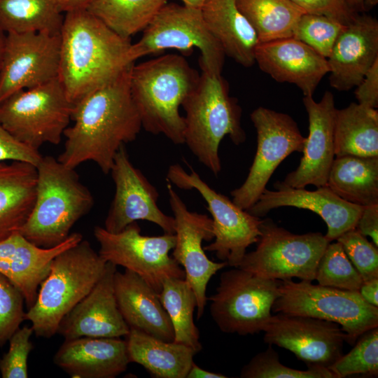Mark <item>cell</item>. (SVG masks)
Returning <instances> with one entry per match:
<instances>
[{
	"instance_id": "6da1fadb",
	"label": "cell",
	"mask_w": 378,
	"mask_h": 378,
	"mask_svg": "<svg viewBox=\"0 0 378 378\" xmlns=\"http://www.w3.org/2000/svg\"><path fill=\"white\" fill-rule=\"evenodd\" d=\"M134 64L74 105V123L64 132L66 141L57 158L62 164L76 169L91 161L107 174L120 148L136 139L142 127L130 92Z\"/></svg>"
},
{
	"instance_id": "7a4b0ae2",
	"label": "cell",
	"mask_w": 378,
	"mask_h": 378,
	"mask_svg": "<svg viewBox=\"0 0 378 378\" xmlns=\"http://www.w3.org/2000/svg\"><path fill=\"white\" fill-rule=\"evenodd\" d=\"M60 38L57 78L73 105L135 63L130 53L131 39L85 8L65 13Z\"/></svg>"
},
{
	"instance_id": "3957f363",
	"label": "cell",
	"mask_w": 378,
	"mask_h": 378,
	"mask_svg": "<svg viewBox=\"0 0 378 378\" xmlns=\"http://www.w3.org/2000/svg\"><path fill=\"white\" fill-rule=\"evenodd\" d=\"M200 74L181 55L167 54L133 65L130 78L132 100L141 127L184 144L185 122L180 106L197 85Z\"/></svg>"
},
{
	"instance_id": "277c9868",
	"label": "cell",
	"mask_w": 378,
	"mask_h": 378,
	"mask_svg": "<svg viewBox=\"0 0 378 378\" xmlns=\"http://www.w3.org/2000/svg\"><path fill=\"white\" fill-rule=\"evenodd\" d=\"M32 209L20 233L34 244L51 248L65 241L76 223L94 206V197L79 176L57 158L42 156L37 164Z\"/></svg>"
},
{
	"instance_id": "5b68a950",
	"label": "cell",
	"mask_w": 378,
	"mask_h": 378,
	"mask_svg": "<svg viewBox=\"0 0 378 378\" xmlns=\"http://www.w3.org/2000/svg\"><path fill=\"white\" fill-rule=\"evenodd\" d=\"M185 111L184 144L216 176L221 171L219 146L225 136L235 145L246 139L241 108L230 95L221 74L202 71L195 88L181 104Z\"/></svg>"
},
{
	"instance_id": "8992f818",
	"label": "cell",
	"mask_w": 378,
	"mask_h": 378,
	"mask_svg": "<svg viewBox=\"0 0 378 378\" xmlns=\"http://www.w3.org/2000/svg\"><path fill=\"white\" fill-rule=\"evenodd\" d=\"M106 261L83 239L52 260L34 304L25 312L36 337L50 338L63 317L94 287Z\"/></svg>"
},
{
	"instance_id": "52a82bcc",
	"label": "cell",
	"mask_w": 378,
	"mask_h": 378,
	"mask_svg": "<svg viewBox=\"0 0 378 378\" xmlns=\"http://www.w3.org/2000/svg\"><path fill=\"white\" fill-rule=\"evenodd\" d=\"M272 310L275 314L310 316L337 323L353 345L365 332L378 327V307L367 302L358 291L312 281L282 280Z\"/></svg>"
},
{
	"instance_id": "ba28073f",
	"label": "cell",
	"mask_w": 378,
	"mask_h": 378,
	"mask_svg": "<svg viewBox=\"0 0 378 378\" xmlns=\"http://www.w3.org/2000/svg\"><path fill=\"white\" fill-rule=\"evenodd\" d=\"M73 108L57 78L17 91L0 102V123L16 140L38 150L45 144L61 142Z\"/></svg>"
},
{
	"instance_id": "9c48e42d",
	"label": "cell",
	"mask_w": 378,
	"mask_h": 378,
	"mask_svg": "<svg viewBox=\"0 0 378 378\" xmlns=\"http://www.w3.org/2000/svg\"><path fill=\"white\" fill-rule=\"evenodd\" d=\"M194 48L201 53L199 64L202 71L221 74L225 54L208 29L201 9L167 3L143 31L140 39L132 43L130 53L135 62L168 49L188 55Z\"/></svg>"
},
{
	"instance_id": "30bf717a",
	"label": "cell",
	"mask_w": 378,
	"mask_h": 378,
	"mask_svg": "<svg viewBox=\"0 0 378 378\" xmlns=\"http://www.w3.org/2000/svg\"><path fill=\"white\" fill-rule=\"evenodd\" d=\"M280 282L239 267L223 272L216 293L208 298L212 319L223 332H262L279 295Z\"/></svg>"
},
{
	"instance_id": "8fae6325",
	"label": "cell",
	"mask_w": 378,
	"mask_h": 378,
	"mask_svg": "<svg viewBox=\"0 0 378 378\" xmlns=\"http://www.w3.org/2000/svg\"><path fill=\"white\" fill-rule=\"evenodd\" d=\"M329 243L321 232L294 234L262 219L257 247L244 255L238 267L266 279L312 281Z\"/></svg>"
},
{
	"instance_id": "7c38bea8",
	"label": "cell",
	"mask_w": 378,
	"mask_h": 378,
	"mask_svg": "<svg viewBox=\"0 0 378 378\" xmlns=\"http://www.w3.org/2000/svg\"><path fill=\"white\" fill-rule=\"evenodd\" d=\"M190 167L188 173L179 164L169 166L167 181L182 190H196L207 204L212 217L214 238L204 246L227 265L238 267L247 248L258 242L262 219L235 204L227 196L216 192Z\"/></svg>"
},
{
	"instance_id": "4fadbf2b",
	"label": "cell",
	"mask_w": 378,
	"mask_h": 378,
	"mask_svg": "<svg viewBox=\"0 0 378 378\" xmlns=\"http://www.w3.org/2000/svg\"><path fill=\"white\" fill-rule=\"evenodd\" d=\"M93 233L99 244L98 253L106 262L135 272L158 293L165 278L185 279L184 270L169 255L176 242L174 234L143 235L136 222L116 233L96 226Z\"/></svg>"
},
{
	"instance_id": "5bb4252c",
	"label": "cell",
	"mask_w": 378,
	"mask_h": 378,
	"mask_svg": "<svg viewBox=\"0 0 378 378\" xmlns=\"http://www.w3.org/2000/svg\"><path fill=\"white\" fill-rule=\"evenodd\" d=\"M250 118L256 130V152L244 182L230 192L232 202L245 210L258 200L281 162L294 152H302L306 141L288 114L259 106Z\"/></svg>"
},
{
	"instance_id": "9a60e30c",
	"label": "cell",
	"mask_w": 378,
	"mask_h": 378,
	"mask_svg": "<svg viewBox=\"0 0 378 378\" xmlns=\"http://www.w3.org/2000/svg\"><path fill=\"white\" fill-rule=\"evenodd\" d=\"M167 182L176 237L172 256L183 267L185 279L195 295L199 320L207 304L206 288L210 279L227 264L209 259L202 246L204 241H210L214 238L212 219L206 214L190 211L172 184Z\"/></svg>"
},
{
	"instance_id": "2e32d148",
	"label": "cell",
	"mask_w": 378,
	"mask_h": 378,
	"mask_svg": "<svg viewBox=\"0 0 378 378\" xmlns=\"http://www.w3.org/2000/svg\"><path fill=\"white\" fill-rule=\"evenodd\" d=\"M60 34L7 33L0 68V102L58 77Z\"/></svg>"
},
{
	"instance_id": "e0dca14e",
	"label": "cell",
	"mask_w": 378,
	"mask_h": 378,
	"mask_svg": "<svg viewBox=\"0 0 378 378\" xmlns=\"http://www.w3.org/2000/svg\"><path fill=\"white\" fill-rule=\"evenodd\" d=\"M110 173L115 193L104 220V229L116 233L137 220L158 225L164 233L174 234V219L158 206L159 193L130 161L125 146L117 152Z\"/></svg>"
},
{
	"instance_id": "ac0fdd59",
	"label": "cell",
	"mask_w": 378,
	"mask_h": 378,
	"mask_svg": "<svg viewBox=\"0 0 378 378\" xmlns=\"http://www.w3.org/2000/svg\"><path fill=\"white\" fill-rule=\"evenodd\" d=\"M263 340L286 349L307 367L328 368L343 354L346 335L336 323L276 313L263 329Z\"/></svg>"
},
{
	"instance_id": "d6986e66",
	"label": "cell",
	"mask_w": 378,
	"mask_h": 378,
	"mask_svg": "<svg viewBox=\"0 0 378 378\" xmlns=\"http://www.w3.org/2000/svg\"><path fill=\"white\" fill-rule=\"evenodd\" d=\"M308 115L309 134L302 150L300 164L274 186L304 188L312 185L326 186L335 158L334 127L337 108L333 94L326 91L319 102L313 97L302 99Z\"/></svg>"
},
{
	"instance_id": "ffe728a7",
	"label": "cell",
	"mask_w": 378,
	"mask_h": 378,
	"mask_svg": "<svg viewBox=\"0 0 378 378\" xmlns=\"http://www.w3.org/2000/svg\"><path fill=\"white\" fill-rule=\"evenodd\" d=\"M116 267L107 262L92 290L63 317L57 333L64 340L127 335L130 327L120 313L114 290Z\"/></svg>"
},
{
	"instance_id": "44dd1931",
	"label": "cell",
	"mask_w": 378,
	"mask_h": 378,
	"mask_svg": "<svg viewBox=\"0 0 378 378\" xmlns=\"http://www.w3.org/2000/svg\"><path fill=\"white\" fill-rule=\"evenodd\" d=\"M274 188V190L266 188L247 211L260 218L271 210L283 206L310 210L326 223L328 230L325 237L330 242L356 227L364 207L342 199L327 186L316 188L315 190H307L304 188Z\"/></svg>"
},
{
	"instance_id": "7402d4cb",
	"label": "cell",
	"mask_w": 378,
	"mask_h": 378,
	"mask_svg": "<svg viewBox=\"0 0 378 378\" xmlns=\"http://www.w3.org/2000/svg\"><path fill=\"white\" fill-rule=\"evenodd\" d=\"M255 62L276 81L296 85L304 97H313L322 78L329 73L327 59L294 37L258 43Z\"/></svg>"
},
{
	"instance_id": "603a6c76",
	"label": "cell",
	"mask_w": 378,
	"mask_h": 378,
	"mask_svg": "<svg viewBox=\"0 0 378 378\" xmlns=\"http://www.w3.org/2000/svg\"><path fill=\"white\" fill-rule=\"evenodd\" d=\"M378 59V21L356 14L337 38L327 58L329 83L338 91L356 88Z\"/></svg>"
},
{
	"instance_id": "cb8c5ba5",
	"label": "cell",
	"mask_w": 378,
	"mask_h": 378,
	"mask_svg": "<svg viewBox=\"0 0 378 378\" xmlns=\"http://www.w3.org/2000/svg\"><path fill=\"white\" fill-rule=\"evenodd\" d=\"M82 239L80 233L73 232L59 245L42 248L20 232L15 233L0 241V273L21 291L29 309L34 304L55 257Z\"/></svg>"
},
{
	"instance_id": "d4e9b609",
	"label": "cell",
	"mask_w": 378,
	"mask_h": 378,
	"mask_svg": "<svg viewBox=\"0 0 378 378\" xmlns=\"http://www.w3.org/2000/svg\"><path fill=\"white\" fill-rule=\"evenodd\" d=\"M53 362L73 378H114L130 363L125 340L90 337L64 340Z\"/></svg>"
},
{
	"instance_id": "484cf974",
	"label": "cell",
	"mask_w": 378,
	"mask_h": 378,
	"mask_svg": "<svg viewBox=\"0 0 378 378\" xmlns=\"http://www.w3.org/2000/svg\"><path fill=\"white\" fill-rule=\"evenodd\" d=\"M114 290L120 313L130 327L172 342L174 330L158 293L140 276L125 269L115 272Z\"/></svg>"
},
{
	"instance_id": "4316f807",
	"label": "cell",
	"mask_w": 378,
	"mask_h": 378,
	"mask_svg": "<svg viewBox=\"0 0 378 378\" xmlns=\"http://www.w3.org/2000/svg\"><path fill=\"white\" fill-rule=\"evenodd\" d=\"M201 11L208 29L225 55L244 67L253 66L258 39L236 0H206Z\"/></svg>"
},
{
	"instance_id": "83f0119b",
	"label": "cell",
	"mask_w": 378,
	"mask_h": 378,
	"mask_svg": "<svg viewBox=\"0 0 378 378\" xmlns=\"http://www.w3.org/2000/svg\"><path fill=\"white\" fill-rule=\"evenodd\" d=\"M36 167L21 161L0 162V241L19 232L34 204Z\"/></svg>"
},
{
	"instance_id": "f1b7e54d",
	"label": "cell",
	"mask_w": 378,
	"mask_h": 378,
	"mask_svg": "<svg viewBox=\"0 0 378 378\" xmlns=\"http://www.w3.org/2000/svg\"><path fill=\"white\" fill-rule=\"evenodd\" d=\"M125 342L130 362L141 365L155 378H186L197 354L186 344L134 328H130Z\"/></svg>"
},
{
	"instance_id": "f546056e",
	"label": "cell",
	"mask_w": 378,
	"mask_h": 378,
	"mask_svg": "<svg viewBox=\"0 0 378 378\" xmlns=\"http://www.w3.org/2000/svg\"><path fill=\"white\" fill-rule=\"evenodd\" d=\"M326 186L350 203L378 204V156L335 157Z\"/></svg>"
},
{
	"instance_id": "4dcf8cb0",
	"label": "cell",
	"mask_w": 378,
	"mask_h": 378,
	"mask_svg": "<svg viewBox=\"0 0 378 378\" xmlns=\"http://www.w3.org/2000/svg\"><path fill=\"white\" fill-rule=\"evenodd\" d=\"M334 145L335 157L378 156V111L358 103L337 109Z\"/></svg>"
},
{
	"instance_id": "1f68e13d",
	"label": "cell",
	"mask_w": 378,
	"mask_h": 378,
	"mask_svg": "<svg viewBox=\"0 0 378 378\" xmlns=\"http://www.w3.org/2000/svg\"><path fill=\"white\" fill-rule=\"evenodd\" d=\"M64 13L61 0H0V29L60 34Z\"/></svg>"
},
{
	"instance_id": "d6a6232c",
	"label": "cell",
	"mask_w": 378,
	"mask_h": 378,
	"mask_svg": "<svg viewBox=\"0 0 378 378\" xmlns=\"http://www.w3.org/2000/svg\"><path fill=\"white\" fill-rule=\"evenodd\" d=\"M236 3L259 43L293 37L295 24L305 13L291 0H236Z\"/></svg>"
},
{
	"instance_id": "836d02e7",
	"label": "cell",
	"mask_w": 378,
	"mask_h": 378,
	"mask_svg": "<svg viewBox=\"0 0 378 378\" xmlns=\"http://www.w3.org/2000/svg\"><path fill=\"white\" fill-rule=\"evenodd\" d=\"M174 330V342L186 344L196 353L202 349L200 332L193 314L197 308L195 295L185 279L165 278L158 293Z\"/></svg>"
},
{
	"instance_id": "e575fe53",
	"label": "cell",
	"mask_w": 378,
	"mask_h": 378,
	"mask_svg": "<svg viewBox=\"0 0 378 378\" xmlns=\"http://www.w3.org/2000/svg\"><path fill=\"white\" fill-rule=\"evenodd\" d=\"M167 0H93L85 9L124 38L143 31Z\"/></svg>"
},
{
	"instance_id": "d590c367",
	"label": "cell",
	"mask_w": 378,
	"mask_h": 378,
	"mask_svg": "<svg viewBox=\"0 0 378 378\" xmlns=\"http://www.w3.org/2000/svg\"><path fill=\"white\" fill-rule=\"evenodd\" d=\"M315 280L322 286L352 291H358L363 282L338 241L326 246L318 263Z\"/></svg>"
},
{
	"instance_id": "8d00e7d4",
	"label": "cell",
	"mask_w": 378,
	"mask_h": 378,
	"mask_svg": "<svg viewBox=\"0 0 378 378\" xmlns=\"http://www.w3.org/2000/svg\"><path fill=\"white\" fill-rule=\"evenodd\" d=\"M354 348L341 357L328 369L336 378L362 374L378 375V327L363 333Z\"/></svg>"
},
{
	"instance_id": "74e56055",
	"label": "cell",
	"mask_w": 378,
	"mask_h": 378,
	"mask_svg": "<svg viewBox=\"0 0 378 378\" xmlns=\"http://www.w3.org/2000/svg\"><path fill=\"white\" fill-rule=\"evenodd\" d=\"M346 25L325 15L304 13L293 28V37L327 59Z\"/></svg>"
},
{
	"instance_id": "f35d334b",
	"label": "cell",
	"mask_w": 378,
	"mask_h": 378,
	"mask_svg": "<svg viewBox=\"0 0 378 378\" xmlns=\"http://www.w3.org/2000/svg\"><path fill=\"white\" fill-rule=\"evenodd\" d=\"M257 354L241 370V378H336L326 368L307 367L302 370L288 368L279 361L272 345Z\"/></svg>"
},
{
	"instance_id": "ab89813d",
	"label": "cell",
	"mask_w": 378,
	"mask_h": 378,
	"mask_svg": "<svg viewBox=\"0 0 378 378\" xmlns=\"http://www.w3.org/2000/svg\"><path fill=\"white\" fill-rule=\"evenodd\" d=\"M363 281L378 278V249L356 228L337 239Z\"/></svg>"
},
{
	"instance_id": "60d3db41",
	"label": "cell",
	"mask_w": 378,
	"mask_h": 378,
	"mask_svg": "<svg viewBox=\"0 0 378 378\" xmlns=\"http://www.w3.org/2000/svg\"><path fill=\"white\" fill-rule=\"evenodd\" d=\"M24 298L21 291L0 273V346L24 320Z\"/></svg>"
},
{
	"instance_id": "b9f144b4",
	"label": "cell",
	"mask_w": 378,
	"mask_h": 378,
	"mask_svg": "<svg viewBox=\"0 0 378 378\" xmlns=\"http://www.w3.org/2000/svg\"><path fill=\"white\" fill-rule=\"evenodd\" d=\"M31 326L17 329L11 335L8 351L0 358V373L3 378H27L28 357L33 349Z\"/></svg>"
},
{
	"instance_id": "7bdbcfd3",
	"label": "cell",
	"mask_w": 378,
	"mask_h": 378,
	"mask_svg": "<svg viewBox=\"0 0 378 378\" xmlns=\"http://www.w3.org/2000/svg\"><path fill=\"white\" fill-rule=\"evenodd\" d=\"M305 13L325 15L344 24L349 23L357 14L345 0H291Z\"/></svg>"
},
{
	"instance_id": "ee69618b",
	"label": "cell",
	"mask_w": 378,
	"mask_h": 378,
	"mask_svg": "<svg viewBox=\"0 0 378 378\" xmlns=\"http://www.w3.org/2000/svg\"><path fill=\"white\" fill-rule=\"evenodd\" d=\"M43 155L16 140L0 123V162L21 161L37 166Z\"/></svg>"
},
{
	"instance_id": "f6af8a7d",
	"label": "cell",
	"mask_w": 378,
	"mask_h": 378,
	"mask_svg": "<svg viewBox=\"0 0 378 378\" xmlns=\"http://www.w3.org/2000/svg\"><path fill=\"white\" fill-rule=\"evenodd\" d=\"M358 103L367 107H378V59L373 64L356 87Z\"/></svg>"
},
{
	"instance_id": "bcb514c9",
	"label": "cell",
	"mask_w": 378,
	"mask_h": 378,
	"mask_svg": "<svg viewBox=\"0 0 378 378\" xmlns=\"http://www.w3.org/2000/svg\"><path fill=\"white\" fill-rule=\"evenodd\" d=\"M355 228L378 247V204L363 207Z\"/></svg>"
},
{
	"instance_id": "7dc6e473",
	"label": "cell",
	"mask_w": 378,
	"mask_h": 378,
	"mask_svg": "<svg viewBox=\"0 0 378 378\" xmlns=\"http://www.w3.org/2000/svg\"><path fill=\"white\" fill-rule=\"evenodd\" d=\"M378 278L363 281L358 292L369 304L378 307Z\"/></svg>"
},
{
	"instance_id": "c3c4849f",
	"label": "cell",
	"mask_w": 378,
	"mask_h": 378,
	"mask_svg": "<svg viewBox=\"0 0 378 378\" xmlns=\"http://www.w3.org/2000/svg\"><path fill=\"white\" fill-rule=\"evenodd\" d=\"M227 376L204 370L194 362L192 364L186 378H226Z\"/></svg>"
},
{
	"instance_id": "681fc988",
	"label": "cell",
	"mask_w": 378,
	"mask_h": 378,
	"mask_svg": "<svg viewBox=\"0 0 378 378\" xmlns=\"http://www.w3.org/2000/svg\"><path fill=\"white\" fill-rule=\"evenodd\" d=\"M93 0H61L62 8L64 13L66 12L86 8Z\"/></svg>"
},
{
	"instance_id": "f907efd6",
	"label": "cell",
	"mask_w": 378,
	"mask_h": 378,
	"mask_svg": "<svg viewBox=\"0 0 378 378\" xmlns=\"http://www.w3.org/2000/svg\"><path fill=\"white\" fill-rule=\"evenodd\" d=\"M347 5L355 12L359 10H364L366 7H371L376 5L378 0H345Z\"/></svg>"
},
{
	"instance_id": "816d5d0a",
	"label": "cell",
	"mask_w": 378,
	"mask_h": 378,
	"mask_svg": "<svg viewBox=\"0 0 378 378\" xmlns=\"http://www.w3.org/2000/svg\"><path fill=\"white\" fill-rule=\"evenodd\" d=\"M183 1V5L201 9L206 0H181Z\"/></svg>"
},
{
	"instance_id": "f5cc1de1",
	"label": "cell",
	"mask_w": 378,
	"mask_h": 378,
	"mask_svg": "<svg viewBox=\"0 0 378 378\" xmlns=\"http://www.w3.org/2000/svg\"><path fill=\"white\" fill-rule=\"evenodd\" d=\"M6 34L0 29V68L1 66Z\"/></svg>"
}]
</instances>
